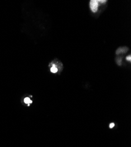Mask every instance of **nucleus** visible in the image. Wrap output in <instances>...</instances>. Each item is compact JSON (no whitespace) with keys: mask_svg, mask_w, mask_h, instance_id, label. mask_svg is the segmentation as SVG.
<instances>
[{"mask_svg":"<svg viewBox=\"0 0 131 147\" xmlns=\"http://www.w3.org/2000/svg\"><path fill=\"white\" fill-rule=\"evenodd\" d=\"M51 71L52 73H56L58 72V68L55 67V65H53V66L51 68Z\"/></svg>","mask_w":131,"mask_h":147,"instance_id":"nucleus-4","label":"nucleus"},{"mask_svg":"<svg viewBox=\"0 0 131 147\" xmlns=\"http://www.w3.org/2000/svg\"><path fill=\"white\" fill-rule=\"evenodd\" d=\"M24 102L27 104H28V105H30V104H31L32 102V101L30 100V98L29 97H27L26 98L24 99Z\"/></svg>","mask_w":131,"mask_h":147,"instance_id":"nucleus-3","label":"nucleus"},{"mask_svg":"<svg viewBox=\"0 0 131 147\" xmlns=\"http://www.w3.org/2000/svg\"><path fill=\"white\" fill-rule=\"evenodd\" d=\"M126 60H128V61H130V60H131V56H130V55L128 56V57H126Z\"/></svg>","mask_w":131,"mask_h":147,"instance_id":"nucleus-6","label":"nucleus"},{"mask_svg":"<svg viewBox=\"0 0 131 147\" xmlns=\"http://www.w3.org/2000/svg\"><path fill=\"white\" fill-rule=\"evenodd\" d=\"M90 8L93 13H96L98 7V2L97 0H91L89 3Z\"/></svg>","mask_w":131,"mask_h":147,"instance_id":"nucleus-1","label":"nucleus"},{"mask_svg":"<svg viewBox=\"0 0 131 147\" xmlns=\"http://www.w3.org/2000/svg\"><path fill=\"white\" fill-rule=\"evenodd\" d=\"M114 126H115V124H114V123H111V124L110 125V128H112L114 127Z\"/></svg>","mask_w":131,"mask_h":147,"instance_id":"nucleus-5","label":"nucleus"},{"mask_svg":"<svg viewBox=\"0 0 131 147\" xmlns=\"http://www.w3.org/2000/svg\"><path fill=\"white\" fill-rule=\"evenodd\" d=\"M98 2H100L101 3H105V2H106V1H98Z\"/></svg>","mask_w":131,"mask_h":147,"instance_id":"nucleus-7","label":"nucleus"},{"mask_svg":"<svg viewBox=\"0 0 131 147\" xmlns=\"http://www.w3.org/2000/svg\"><path fill=\"white\" fill-rule=\"evenodd\" d=\"M128 51V49L126 48H120L118 49V50L116 51V54H120L121 53H125Z\"/></svg>","mask_w":131,"mask_h":147,"instance_id":"nucleus-2","label":"nucleus"}]
</instances>
